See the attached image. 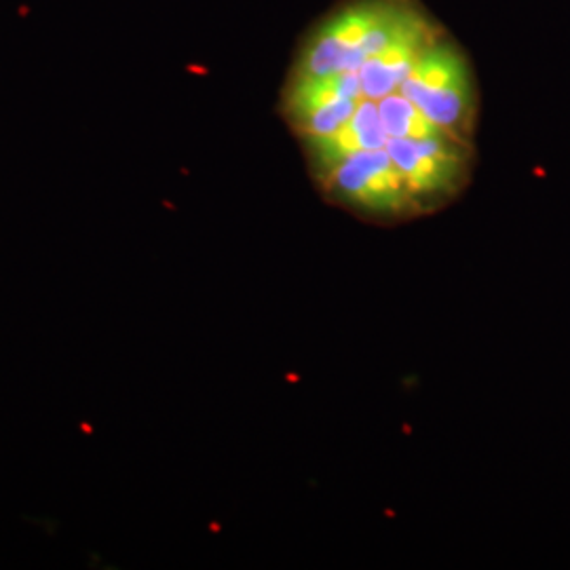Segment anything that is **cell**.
Here are the masks:
<instances>
[{"label": "cell", "instance_id": "6da1fadb", "mask_svg": "<svg viewBox=\"0 0 570 570\" xmlns=\"http://www.w3.org/2000/svg\"><path fill=\"white\" fill-rule=\"evenodd\" d=\"M320 186L330 204L341 205L367 223L397 225L421 216L385 148L348 157Z\"/></svg>", "mask_w": 570, "mask_h": 570}, {"label": "cell", "instance_id": "7a4b0ae2", "mask_svg": "<svg viewBox=\"0 0 570 570\" xmlns=\"http://www.w3.org/2000/svg\"><path fill=\"white\" fill-rule=\"evenodd\" d=\"M400 94L459 142L471 146L475 96L469 68L459 51L431 45L414 66Z\"/></svg>", "mask_w": 570, "mask_h": 570}, {"label": "cell", "instance_id": "3957f363", "mask_svg": "<svg viewBox=\"0 0 570 570\" xmlns=\"http://www.w3.org/2000/svg\"><path fill=\"white\" fill-rule=\"evenodd\" d=\"M385 150L421 214L444 207L468 183L471 146L449 134L429 140L389 138Z\"/></svg>", "mask_w": 570, "mask_h": 570}, {"label": "cell", "instance_id": "277c9868", "mask_svg": "<svg viewBox=\"0 0 570 570\" xmlns=\"http://www.w3.org/2000/svg\"><path fill=\"white\" fill-rule=\"evenodd\" d=\"M364 100L360 72L294 77L284 98L285 119L298 138H324L341 129Z\"/></svg>", "mask_w": 570, "mask_h": 570}, {"label": "cell", "instance_id": "5b68a950", "mask_svg": "<svg viewBox=\"0 0 570 570\" xmlns=\"http://www.w3.org/2000/svg\"><path fill=\"white\" fill-rule=\"evenodd\" d=\"M389 2H360L345 9L338 18L308 41L294 77H327L336 72H360L367 60L364 39L387 13Z\"/></svg>", "mask_w": 570, "mask_h": 570}, {"label": "cell", "instance_id": "8992f818", "mask_svg": "<svg viewBox=\"0 0 570 570\" xmlns=\"http://www.w3.org/2000/svg\"><path fill=\"white\" fill-rule=\"evenodd\" d=\"M305 140L313 174L322 184L332 174V169L343 164L348 157L364 150L385 148L389 134L379 112V102L364 98L357 104L353 117L341 129H336L334 134L324 138H305Z\"/></svg>", "mask_w": 570, "mask_h": 570}, {"label": "cell", "instance_id": "52a82bcc", "mask_svg": "<svg viewBox=\"0 0 570 570\" xmlns=\"http://www.w3.org/2000/svg\"><path fill=\"white\" fill-rule=\"evenodd\" d=\"M431 45L428 23L416 16L397 41L391 42L381 53L370 56L360 68L364 98L379 102L389 94L400 91L402 82L406 81Z\"/></svg>", "mask_w": 570, "mask_h": 570}, {"label": "cell", "instance_id": "ba28073f", "mask_svg": "<svg viewBox=\"0 0 570 570\" xmlns=\"http://www.w3.org/2000/svg\"><path fill=\"white\" fill-rule=\"evenodd\" d=\"M379 112H381V119L387 129L389 138L429 140V138L446 136V131L442 127H438L435 122L428 119L423 115V110H419L400 91L389 94L387 98L379 100Z\"/></svg>", "mask_w": 570, "mask_h": 570}]
</instances>
